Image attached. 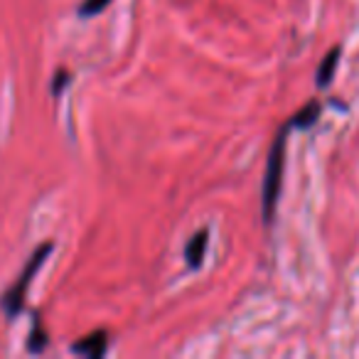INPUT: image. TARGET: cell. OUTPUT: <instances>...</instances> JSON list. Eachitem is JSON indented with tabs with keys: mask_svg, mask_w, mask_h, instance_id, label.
Wrapping results in <instances>:
<instances>
[{
	"mask_svg": "<svg viewBox=\"0 0 359 359\" xmlns=\"http://www.w3.org/2000/svg\"><path fill=\"white\" fill-rule=\"evenodd\" d=\"M290 126L285 123L278 130L273 145H271L269 163H266L264 172V185H261V217H264V224H271L276 215V207H278L280 197V180H283V165H285V143H288Z\"/></svg>",
	"mask_w": 359,
	"mask_h": 359,
	"instance_id": "6da1fadb",
	"label": "cell"
},
{
	"mask_svg": "<svg viewBox=\"0 0 359 359\" xmlns=\"http://www.w3.org/2000/svg\"><path fill=\"white\" fill-rule=\"evenodd\" d=\"M52 254V244H42L35 249V254L27 259L25 269L20 271V276H18V280L11 285V288L3 293V300H0V305H3V310H6L8 318H18L22 310V305H25V295H27V288H30L32 278H35V273L42 269V264L47 261V256Z\"/></svg>",
	"mask_w": 359,
	"mask_h": 359,
	"instance_id": "7a4b0ae2",
	"label": "cell"
},
{
	"mask_svg": "<svg viewBox=\"0 0 359 359\" xmlns=\"http://www.w3.org/2000/svg\"><path fill=\"white\" fill-rule=\"evenodd\" d=\"M106 347H109V334H106V330H99V332L79 339V342L72 347V352L81 354V357H89V359H101Z\"/></svg>",
	"mask_w": 359,
	"mask_h": 359,
	"instance_id": "3957f363",
	"label": "cell"
},
{
	"mask_svg": "<svg viewBox=\"0 0 359 359\" xmlns=\"http://www.w3.org/2000/svg\"><path fill=\"white\" fill-rule=\"evenodd\" d=\"M207 244H210V231L202 229V231H197L190 239V244L185 246V261L190 269H200L202 266L205 254H207Z\"/></svg>",
	"mask_w": 359,
	"mask_h": 359,
	"instance_id": "277c9868",
	"label": "cell"
},
{
	"mask_svg": "<svg viewBox=\"0 0 359 359\" xmlns=\"http://www.w3.org/2000/svg\"><path fill=\"white\" fill-rule=\"evenodd\" d=\"M339 47H334V50H330L327 55H325L323 65L318 67V74H315V81H318V86H330V81H332L334 72H337V62H339Z\"/></svg>",
	"mask_w": 359,
	"mask_h": 359,
	"instance_id": "5b68a950",
	"label": "cell"
},
{
	"mask_svg": "<svg viewBox=\"0 0 359 359\" xmlns=\"http://www.w3.org/2000/svg\"><path fill=\"white\" fill-rule=\"evenodd\" d=\"M318 116H320V104H318V101H310L305 109H300L298 114L288 121L290 130H293V128H310L313 123H318Z\"/></svg>",
	"mask_w": 359,
	"mask_h": 359,
	"instance_id": "8992f818",
	"label": "cell"
},
{
	"mask_svg": "<svg viewBox=\"0 0 359 359\" xmlns=\"http://www.w3.org/2000/svg\"><path fill=\"white\" fill-rule=\"evenodd\" d=\"M111 0H84L79 6V15L81 18H94L99 15L101 11H106V6H109Z\"/></svg>",
	"mask_w": 359,
	"mask_h": 359,
	"instance_id": "52a82bcc",
	"label": "cell"
},
{
	"mask_svg": "<svg viewBox=\"0 0 359 359\" xmlns=\"http://www.w3.org/2000/svg\"><path fill=\"white\" fill-rule=\"evenodd\" d=\"M45 347H47V334H45V330H40V320H37L35 330H32V334H30L27 349H30V352H42Z\"/></svg>",
	"mask_w": 359,
	"mask_h": 359,
	"instance_id": "ba28073f",
	"label": "cell"
},
{
	"mask_svg": "<svg viewBox=\"0 0 359 359\" xmlns=\"http://www.w3.org/2000/svg\"><path fill=\"white\" fill-rule=\"evenodd\" d=\"M69 79H72V74H69L67 69H60V72H57V74H55V84H52V94L60 96L62 91H65V86H67V81H69Z\"/></svg>",
	"mask_w": 359,
	"mask_h": 359,
	"instance_id": "9c48e42d",
	"label": "cell"
}]
</instances>
